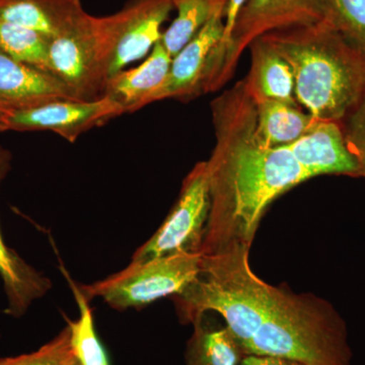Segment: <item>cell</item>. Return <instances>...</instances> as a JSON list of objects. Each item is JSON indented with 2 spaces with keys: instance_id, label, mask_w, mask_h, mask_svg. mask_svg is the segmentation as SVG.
<instances>
[{
  "instance_id": "obj_1",
  "label": "cell",
  "mask_w": 365,
  "mask_h": 365,
  "mask_svg": "<svg viewBox=\"0 0 365 365\" xmlns=\"http://www.w3.org/2000/svg\"><path fill=\"white\" fill-rule=\"evenodd\" d=\"M215 145L207 163L210 207L201 255L251 248L268 206L311 179L287 148H269L256 133V105L244 81L211 103Z\"/></svg>"
},
{
  "instance_id": "obj_2",
  "label": "cell",
  "mask_w": 365,
  "mask_h": 365,
  "mask_svg": "<svg viewBox=\"0 0 365 365\" xmlns=\"http://www.w3.org/2000/svg\"><path fill=\"white\" fill-rule=\"evenodd\" d=\"M262 37L289 64L295 100L314 120L342 123L365 100V52L328 21Z\"/></svg>"
},
{
  "instance_id": "obj_3",
  "label": "cell",
  "mask_w": 365,
  "mask_h": 365,
  "mask_svg": "<svg viewBox=\"0 0 365 365\" xmlns=\"http://www.w3.org/2000/svg\"><path fill=\"white\" fill-rule=\"evenodd\" d=\"M115 40L108 16L83 11L50 41L48 71L78 101L104 97Z\"/></svg>"
},
{
  "instance_id": "obj_4",
  "label": "cell",
  "mask_w": 365,
  "mask_h": 365,
  "mask_svg": "<svg viewBox=\"0 0 365 365\" xmlns=\"http://www.w3.org/2000/svg\"><path fill=\"white\" fill-rule=\"evenodd\" d=\"M201 253L177 254L146 261H131L120 272L88 285H78L86 299L100 297L118 311L138 309L182 292L196 279Z\"/></svg>"
},
{
  "instance_id": "obj_5",
  "label": "cell",
  "mask_w": 365,
  "mask_h": 365,
  "mask_svg": "<svg viewBox=\"0 0 365 365\" xmlns=\"http://www.w3.org/2000/svg\"><path fill=\"white\" fill-rule=\"evenodd\" d=\"M210 197L207 163H196L185 178L179 199L157 232L144 242L132 261L177 254L201 253Z\"/></svg>"
},
{
  "instance_id": "obj_6",
  "label": "cell",
  "mask_w": 365,
  "mask_h": 365,
  "mask_svg": "<svg viewBox=\"0 0 365 365\" xmlns=\"http://www.w3.org/2000/svg\"><path fill=\"white\" fill-rule=\"evenodd\" d=\"M225 11H216L195 37L173 57L167 78L151 96L150 104L165 98L186 102L220 90Z\"/></svg>"
},
{
  "instance_id": "obj_7",
  "label": "cell",
  "mask_w": 365,
  "mask_h": 365,
  "mask_svg": "<svg viewBox=\"0 0 365 365\" xmlns=\"http://www.w3.org/2000/svg\"><path fill=\"white\" fill-rule=\"evenodd\" d=\"M328 21L327 0H248L235 21L220 78L234 76L242 53L257 38L274 31Z\"/></svg>"
},
{
  "instance_id": "obj_8",
  "label": "cell",
  "mask_w": 365,
  "mask_h": 365,
  "mask_svg": "<svg viewBox=\"0 0 365 365\" xmlns=\"http://www.w3.org/2000/svg\"><path fill=\"white\" fill-rule=\"evenodd\" d=\"M123 114V108L106 96L93 101H54L4 113L0 131H51L73 143L86 132Z\"/></svg>"
},
{
  "instance_id": "obj_9",
  "label": "cell",
  "mask_w": 365,
  "mask_h": 365,
  "mask_svg": "<svg viewBox=\"0 0 365 365\" xmlns=\"http://www.w3.org/2000/svg\"><path fill=\"white\" fill-rule=\"evenodd\" d=\"M174 9V0H128L121 11L108 16L115 40L109 78L153 50Z\"/></svg>"
},
{
  "instance_id": "obj_10",
  "label": "cell",
  "mask_w": 365,
  "mask_h": 365,
  "mask_svg": "<svg viewBox=\"0 0 365 365\" xmlns=\"http://www.w3.org/2000/svg\"><path fill=\"white\" fill-rule=\"evenodd\" d=\"M287 148L311 179L321 175L360 177L359 163L339 122L314 120L304 135Z\"/></svg>"
},
{
  "instance_id": "obj_11",
  "label": "cell",
  "mask_w": 365,
  "mask_h": 365,
  "mask_svg": "<svg viewBox=\"0 0 365 365\" xmlns=\"http://www.w3.org/2000/svg\"><path fill=\"white\" fill-rule=\"evenodd\" d=\"M73 100L71 91L50 72L0 51V110L29 109L54 101Z\"/></svg>"
},
{
  "instance_id": "obj_12",
  "label": "cell",
  "mask_w": 365,
  "mask_h": 365,
  "mask_svg": "<svg viewBox=\"0 0 365 365\" xmlns=\"http://www.w3.org/2000/svg\"><path fill=\"white\" fill-rule=\"evenodd\" d=\"M11 153L0 145V186L11 167ZM0 277L7 299L6 313L20 318L33 302L44 297L51 281L44 274L26 263L14 250L9 248L0 232Z\"/></svg>"
},
{
  "instance_id": "obj_13",
  "label": "cell",
  "mask_w": 365,
  "mask_h": 365,
  "mask_svg": "<svg viewBox=\"0 0 365 365\" xmlns=\"http://www.w3.org/2000/svg\"><path fill=\"white\" fill-rule=\"evenodd\" d=\"M172 59L158 41L143 64L124 69L108 79L104 97L118 103L125 113H134L150 105L151 96L167 78Z\"/></svg>"
},
{
  "instance_id": "obj_14",
  "label": "cell",
  "mask_w": 365,
  "mask_h": 365,
  "mask_svg": "<svg viewBox=\"0 0 365 365\" xmlns=\"http://www.w3.org/2000/svg\"><path fill=\"white\" fill-rule=\"evenodd\" d=\"M248 48L251 68L242 81L254 103L277 100L299 105L295 100L294 74L287 60L262 36Z\"/></svg>"
},
{
  "instance_id": "obj_15",
  "label": "cell",
  "mask_w": 365,
  "mask_h": 365,
  "mask_svg": "<svg viewBox=\"0 0 365 365\" xmlns=\"http://www.w3.org/2000/svg\"><path fill=\"white\" fill-rule=\"evenodd\" d=\"M83 11L81 0H0V20L51 39Z\"/></svg>"
},
{
  "instance_id": "obj_16",
  "label": "cell",
  "mask_w": 365,
  "mask_h": 365,
  "mask_svg": "<svg viewBox=\"0 0 365 365\" xmlns=\"http://www.w3.org/2000/svg\"><path fill=\"white\" fill-rule=\"evenodd\" d=\"M255 105L257 136L266 148H287L304 135L314 120L299 105L277 100L262 101Z\"/></svg>"
},
{
  "instance_id": "obj_17",
  "label": "cell",
  "mask_w": 365,
  "mask_h": 365,
  "mask_svg": "<svg viewBox=\"0 0 365 365\" xmlns=\"http://www.w3.org/2000/svg\"><path fill=\"white\" fill-rule=\"evenodd\" d=\"M193 325L185 354L187 365H241L246 353L227 327L209 328L203 318Z\"/></svg>"
},
{
  "instance_id": "obj_18",
  "label": "cell",
  "mask_w": 365,
  "mask_h": 365,
  "mask_svg": "<svg viewBox=\"0 0 365 365\" xmlns=\"http://www.w3.org/2000/svg\"><path fill=\"white\" fill-rule=\"evenodd\" d=\"M227 0H174L177 16L163 33L160 42L170 56H176Z\"/></svg>"
},
{
  "instance_id": "obj_19",
  "label": "cell",
  "mask_w": 365,
  "mask_h": 365,
  "mask_svg": "<svg viewBox=\"0 0 365 365\" xmlns=\"http://www.w3.org/2000/svg\"><path fill=\"white\" fill-rule=\"evenodd\" d=\"M64 274L71 283L72 292L79 309L78 319H67V326L71 330L72 353L81 365H110L104 346L101 343L96 332L90 300L86 299L81 288L68 277V274L66 271Z\"/></svg>"
},
{
  "instance_id": "obj_20",
  "label": "cell",
  "mask_w": 365,
  "mask_h": 365,
  "mask_svg": "<svg viewBox=\"0 0 365 365\" xmlns=\"http://www.w3.org/2000/svg\"><path fill=\"white\" fill-rule=\"evenodd\" d=\"M50 41L43 34L0 20V51L24 63L48 71Z\"/></svg>"
},
{
  "instance_id": "obj_21",
  "label": "cell",
  "mask_w": 365,
  "mask_h": 365,
  "mask_svg": "<svg viewBox=\"0 0 365 365\" xmlns=\"http://www.w3.org/2000/svg\"><path fill=\"white\" fill-rule=\"evenodd\" d=\"M329 23L365 52V0H327Z\"/></svg>"
},
{
  "instance_id": "obj_22",
  "label": "cell",
  "mask_w": 365,
  "mask_h": 365,
  "mask_svg": "<svg viewBox=\"0 0 365 365\" xmlns=\"http://www.w3.org/2000/svg\"><path fill=\"white\" fill-rule=\"evenodd\" d=\"M72 356L71 330L66 326L54 338L36 351L6 357L7 365H66Z\"/></svg>"
},
{
  "instance_id": "obj_23",
  "label": "cell",
  "mask_w": 365,
  "mask_h": 365,
  "mask_svg": "<svg viewBox=\"0 0 365 365\" xmlns=\"http://www.w3.org/2000/svg\"><path fill=\"white\" fill-rule=\"evenodd\" d=\"M346 141L356 158L360 177L365 178V100L342 122Z\"/></svg>"
},
{
  "instance_id": "obj_24",
  "label": "cell",
  "mask_w": 365,
  "mask_h": 365,
  "mask_svg": "<svg viewBox=\"0 0 365 365\" xmlns=\"http://www.w3.org/2000/svg\"><path fill=\"white\" fill-rule=\"evenodd\" d=\"M248 0H227L225 11V35L222 41V49L225 58H227V47L230 44V35L234 29L235 21L240 11ZM225 67V66H223Z\"/></svg>"
},
{
  "instance_id": "obj_25",
  "label": "cell",
  "mask_w": 365,
  "mask_h": 365,
  "mask_svg": "<svg viewBox=\"0 0 365 365\" xmlns=\"http://www.w3.org/2000/svg\"><path fill=\"white\" fill-rule=\"evenodd\" d=\"M241 365H306L294 359L277 356H261V355H246Z\"/></svg>"
},
{
  "instance_id": "obj_26",
  "label": "cell",
  "mask_w": 365,
  "mask_h": 365,
  "mask_svg": "<svg viewBox=\"0 0 365 365\" xmlns=\"http://www.w3.org/2000/svg\"><path fill=\"white\" fill-rule=\"evenodd\" d=\"M66 365H81L79 364V361L78 359H76V357L74 356L73 353H72V356L71 357V359L68 360V362H67Z\"/></svg>"
},
{
  "instance_id": "obj_27",
  "label": "cell",
  "mask_w": 365,
  "mask_h": 365,
  "mask_svg": "<svg viewBox=\"0 0 365 365\" xmlns=\"http://www.w3.org/2000/svg\"><path fill=\"white\" fill-rule=\"evenodd\" d=\"M0 365H7L6 357H0Z\"/></svg>"
},
{
  "instance_id": "obj_28",
  "label": "cell",
  "mask_w": 365,
  "mask_h": 365,
  "mask_svg": "<svg viewBox=\"0 0 365 365\" xmlns=\"http://www.w3.org/2000/svg\"><path fill=\"white\" fill-rule=\"evenodd\" d=\"M0 113H1V114H4V112H2L1 110H0Z\"/></svg>"
},
{
  "instance_id": "obj_29",
  "label": "cell",
  "mask_w": 365,
  "mask_h": 365,
  "mask_svg": "<svg viewBox=\"0 0 365 365\" xmlns=\"http://www.w3.org/2000/svg\"><path fill=\"white\" fill-rule=\"evenodd\" d=\"M1 115H2L1 113H0V116H1Z\"/></svg>"
}]
</instances>
